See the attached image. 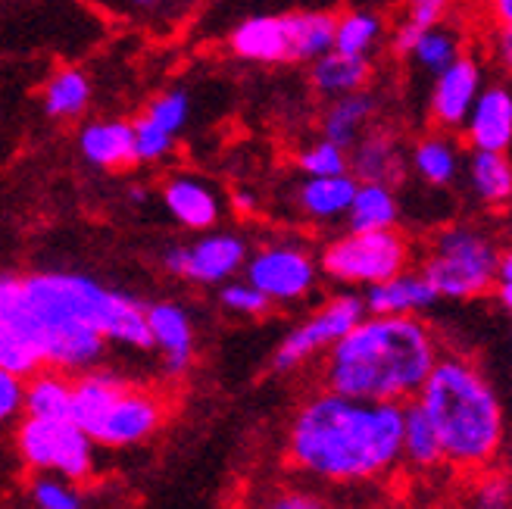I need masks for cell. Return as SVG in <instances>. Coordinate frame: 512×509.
Segmentation results:
<instances>
[{
	"label": "cell",
	"instance_id": "f1b7e54d",
	"mask_svg": "<svg viewBox=\"0 0 512 509\" xmlns=\"http://www.w3.org/2000/svg\"><path fill=\"white\" fill-rule=\"evenodd\" d=\"M459 54H463V38H459V32L450 29L447 22H434V25H425V29H416V35L409 38L403 60H409L425 75H438Z\"/></svg>",
	"mask_w": 512,
	"mask_h": 509
},
{
	"label": "cell",
	"instance_id": "d590c367",
	"mask_svg": "<svg viewBox=\"0 0 512 509\" xmlns=\"http://www.w3.org/2000/svg\"><path fill=\"white\" fill-rule=\"evenodd\" d=\"M475 485H472V503L481 509H506L512 506V472L500 469L497 463L481 469L472 475Z\"/></svg>",
	"mask_w": 512,
	"mask_h": 509
},
{
	"label": "cell",
	"instance_id": "5b68a950",
	"mask_svg": "<svg viewBox=\"0 0 512 509\" xmlns=\"http://www.w3.org/2000/svg\"><path fill=\"white\" fill-rule=\"evenodd\" d=\"M169 416V400L110 369L72 375V419L97 447L125 450L150 441Z\"/></svg>",
	"mask_w": 512,
	"mask_h": 509
},
{
	"label": "cell",
	"instance_id": "e575fe53",
	"mask_svg": "<svg viewBox=\"0 0 512 509\" xmlns=\"http://www.w3.org/2000/svg\"><path fill=\"white\" fill-rule=\"evenodd\" d=\"M219 303H222V310L244 316V319H260L272 310L269 297L260 288H253L247 278H238V275L219 285Z\"/></svg>",
	"mask_w": 512,
	"mask_h": 509
},
{
	"label": "cell",
	"instance_id": "d6986e66",
	"mask_svg": "<svg viewBox=\"0 0 512 509\" xmlns=\"http://www.w3.org/2000/svg\"><path fill=\"white\" fill-rule=\"evenodd\" d=\"M356 185H360V182H356L350 172H341V175H303V182L294 188V207L306 222H313V225L344 222Z\"/></svg>",
	"mask_w": 512,
	"mask_h": 509
},
{
	"label": "cell",
	"instance_id": "ac0fdd59",
	"mask_svg": "<svg viewBox=\"0 0 512 509\" xmlns=\"http://www.w3.org/2000/svg\"><path fill=\"white\" fill-rule=\"evenodd\" d=\"M163 207L188 232H207V228H213L222 219V200L213 191V185L188 172H175L166 178Z\"/></svg>",
	"mask_w": 512,
	"mask_h": 509
},
{
	"label": "cell",
	"instance_id": "277c9868",
	"mask_svg": "<svg viewBox=\"0 0 512 509\" xmlns=\"http://www.w3.org/2000/svg\"><path fill=\"white\" fill-rule=\"evenodd\" d=\"M431 419L444 466L475 475L500 460L506 447V406L469 356H438L413 397Z\"/></svg>",
	"mask_w": 512,
	"mask_h": 509
},
{
	"label": "cell",
	"instance_id": "4316f807",
	"mask_svg": "<svg viewBox=\"0 0 512 509\" xmlns=\"http://www.w3.org/2000/svg\"><path fill=\"white\" fill-rule=\"evenodd\" d=\"M344 225L356 228V232H372V228H397L400 225L397 188L384 185V182H360L353 191Z\"/></svg>",
	"mask_w": 512,
	"mask_h": 509
},
{
	"label": "cell",
	"instance_id": "ffe728a7",
	"mask_svg": "<svg viewBox=\"0 0 512 509\" xmlns=\"http://www.w3.org/2000/svg\"><path fill=\"white\" fill-rule=\"evenodd\" d=\"M79 154L88 166L119 172L135 163V135L128 119H91L79 129Z\"/></svg>",
	"mask_w": 512,
	"mask_h": 509
},
{
	"label": "cell",
	"instance_id": "60d3db41",
	"mask_svg": "<svg viewBox=\"0 0 512 509\" xmlns=\"http://www.w3.org/2000/svg\"><path fill=\"white\" fill-rule=\"evenodd\" d=\"M269 506L272 509H319V506H325V500L310 491H281L272 497Z\"/></svg>",
	"mask_w": 512,
	"mask_h": 509
},
{
	"label": "cell",
	"instance_id": "30bf717a",
	"mask_svg": "<svg viewBox=\"0 0 512 509\" xmlns=\"http://www.w3.org/2000/svg\"><path fill=\"white\" fill-rule=\"evenodd\" d=\"M363 316H366L363 294L347 288L335 297H328L322 307H316L310 316H306L303 322H297L291 332L281 338V344L272 353V369L288 375V372L303 369L306 363L319 360V356L341 335H347Z\"/></svg>",
	"mask_w": 512,
	"mask_h": 509
},
{
	"label": "cell",
	"instance_id": "ee69618b",
	"mask_svg": "<svg viewBox=\"0 0 512 509\" xmlns=\"http://www.w3.org/2000/svg\"><path fill=\"white\" fill-rule=\"evenodd\" d=\"M494 294H497V300H500V307L512 316V282H497V285H494Z\"/></svg>",
	"mask_w": 512,
	"mask_h": 509
},
{
	"label": "cell",
	"instance_id": "7402d4cb",
	"mask_svg": "<svg viewBox=\"0 0 512 509\" xmlns=\"http://www.w3.org/2000/svg\"><path fill=\"white\" fill-rule=\"evenodd\" d=\"M372 75H375L372 57H356L331 47L310 63V88L316 91L319 100H335L369 88Z\"/></svg>",
	"mask_w": 512,
	"mask_h": 509
},
{
	"label": "cell",
	"instance_id": "1f68e13d",
	"mask_svg": "<svg viewBox=\"0 0 512 509\" xmlns=\"http://www.w3.org/2000/svg\"><path fill=\"white\" fill-rule=\"evenodd\" d=\"M297 169L303 175H341L350 172V154L344 144L319 135L297 150Z\"/></svg>",
	"mask_w": 512,
	"mask_h": 509
},
{
	"label": "cell",
	"instance_id": "f6af8a7d",
	"mask_svg": "<svg viewBox=\"0 0 512 509\" xmlns=\"http://www.w3.org/2000/svg\"><path fill=\"white\" fill-rule=\"evenodd\" d=\"M132 4H135V7H141V10H150V7H157L160 0H132Z\"/></svg>",
	"mask_w": 512,
	"mask_h": 509
},
{
	"label": "cell",
	"instance_id": "5bb4252c",
	"mask_svg": "<svg viewBox=\"0 0 512 509\" xmlns=\"http://www.w3.org/2000/svg\"><path fill=\"white\" fill-rule=\"evenodd\" d=\"M144 316L150 332V350L160 353L163 372L169 378H182L191 369L197 350L191 313L175 300H153L144 303Z\"/></svg>",
	"mask_w": 512,
	"mask_h": 509
},
{
	"label": "cell",
	"instance_id": "9c48e42d",
	"mask_svg": "<svg viewBox=\"0 0 512 509\" xmlns=\"http://www.w3.org/2000/svg\"><path fill=\"white\" fill-rule=\"evenodd\" d=\"M94 441L88 431L66 419H38L22 416L16 425V453L19 463L32 475H60L82 485L94 475Z\"/></svg>",
	"mask_w": 512,
	"mask_h": 509
},
{
	"label": "cell",
	"instance_id": "8d00e7d4",
	"mask_svg": "<svg viewBox=\"0 0 512 509\" xmlns=\"http://www.w3.org/2000/svg\"><path fill=\"white\" fill-rule=\"evenodd\" d=\"M132 135H135V163H160L172 154L175 147V135L157 129L153 122H147L144 116L132 119Z\"/></svg>",
	"mask_w": 512,
	"mask_h": 509
},
{
	"label": "cell",
	"instance_id": "ba28073f",
	"mask_svg": "<svg viewBox=\"0 0 512 509\" xmlns=\"http://www.w3.org/2000/svg\"><path fill=\"white\" fill-rule=\"evenodd\" d=\"M413 253V241L400 228H372V232L347 228L319 250V269L328 282L363 291L413 266Z\"/></svg>",
	"mask_w": 512,
	"mask_h": 509
},
{
	"label": "cell",
	"instance_id": "f546056e",
	"mask_svg": "<svg viewBox=\"0 0 512 509\" xmlns=\"http://www.w3.org/2000/svg\"><path fill=\"white\" fill-rule=\"evenodd\" d=\"M384 35H388V25L375 10H347L335 16V50H344V54L375 57Z\"/></svg>",
	"mask_w": 512,
	"mask_h": 509
},
{
	"label": "cell",
	"instance_id": "7c38bea8",
	"mask_svg": "<svg viewBox=\"0 0 512 509\" xmlns=\"http://www.w3.org/2000/svg\"><path fill=\"white\" fill-rule=\"evenodd\" d=\"M247 241L235 232H197L194 241L175 244L163 253V266L175 278L203 288H219L228 278L241 275L247 263Z\"/></svg>",
	"mask_w": 512,
	"mask_h": 509
},
{
	"label": "cell",
	"instance_id": "e0dca14e",
	"mask_svg": "<svg viewBox=\"0 0 512 509\" xmlns=\"http://www.w3.org/2000/svg\"><path fill=\"white\" fill-rule=\"evenodd\" d=\"M438 300H441L438 291L431 288L419 266L416 269L409 266L378 285L363 288L366 313H378V316H422Z\"/></svg>",
	"mask_w": 512,
	"mask_h": 509
},
{
	"label": "cell",
	"instance_id": "603a6c76",
	"mask_svg": "<svg viewBox=\"0 0 512 509\" xmlns=\"http://www.w3.org/2000/svg\"><path fill=\"white\" fill-rule=\"evenodd\" d=\"M378 113H381V97L372 88H363V91H353L335 100H325L319 129L325 138L350 147L372 122H378Z\"/></svg>",
	"mask_w": 512,
	"mask_h": 509
},
{
	"label": "cell",
	"instance_id": "3957f363",
	"mask_svg": "<svg viewBox=\"0 0 512 509\" xmlns=\"http://www.w3.org/2000/svg\"><path fill=\"white\" fill-rule=\"evenodd\" d=\"M438 335L422 316L366 313L319 360L322 388L375 403L413 400L438 363Z\"/></svg>",
	"mask_w": 512,
	"mask_h": 509
},
{
	"label": "cell",
	"instance_id": "f35d334b",
	"mask_svg": "<svg viewBox=\"0 0 512 509\" xmlns=\"http://www.w3.org/2000/svg\"><path fill=\"white\" fill-rule=\"evenodd\" d=\"M453 4H456V0H406V16H403V22L425 29V25L444 22L450 16Z\"/></svg>",
	"mask_w": 512,
	"mask_h": 509
},
{
	"label": "cell",
	"instance_id": "4fadbf2b",
	"mask_svg": "<svg viewBox=\"0 0 512 509\" xmlns=\"http://www.w3.org/2000/svg\"><path fill=\"white\" fill-rule=\"evenodd\" d=\"M431 94H428V119L434 129L459 132L475 104L478 91L484 88V66L475 54H459L450 66L438 75H431Z\"/></svg>",
	"mask_w": 512,
	"mask_h": 509
},
{
	"label": "cell",
	"instance_id": "cb8c5ba5",
	"mask_svg": "<svg viewBox=\"0 0 512 509\" xmlns=\"http://www.w3.org/2000/svg\"><path fill=\"white\" fill-rule=\"evenodd\" d=\"M466 185L472 197L488 210H503L512 200V160L509 154H491V150H472L463 163Z\"/></svg>",
	"mask_w": 512,
	"mask_h": 509
},
{
	"label": "cell",
	"instance_id": "484cf974",
	"mask_svg": "<svg viewBox=\"0 0 512 509\" xmlns=\"http://www.w3.org/2000/svg\"><path fill=\"white\" fill-rule=\"evenodd\" d=\"M91 94H94V88H91L88 72H82L79 66H63L44 82L41 104H44V113L50 119L72 122V119H82L88 113Z\"/></svg>",
	"mask_w": 512,
	"mask_h": 509
},
{
	"label": "cell",
	"instance_id": "ab89813d",
	"mask_svg": "<svg viewBox=\"0 0 512 509\" xmlns=\"http://www.w3.org/2000/svg\"><path fill=\"white\" fill-rule=\"evenodd\" d=\"M488 57L506 79H512V22L488 25Z\"/></svg>",
	"mask_w": 512,
	"mask_h": 509
},
{
	"label": "cell",
	"instance_id": "83f0119b",
	"mask_svg": "<svg viewBox=\"0 0 512 509\" xmlns=\"http://www.w3.org/2000/svg\"><path fill=\"white\" fill-rule=\"evenodd\" d=\"M22 416H38V419L72 416V375L54 366H41L35 375L25 378Z\"/></svg>",
	"mask_w": 512,
	"mask_h": 509
},
{
	"label": "cell",
	"instance_id": "b9f144b4",
	"mask_svg": "<svg viewBox=\"0 0 512 509\" xmlns=\"http://www.w3.org/2000/svg\"><path fill=\"white\" fill-rule=\"evenodd\" d=\"M481 16L488 19V25H506L512 22V0H478Z\"/></svg>",
	"mask_w": 512,
	"mask_h": 509
},
{
	"label": "cell",
	"instance_id": "4dcf8cb0",
	"mask_svg": "<svg viewBox=\"0 0 512 509\" xmlns=\"http://www.w3.org/2000/svg\"><path fill=\"white\" fill-rule=\"evenodd\" d=\"M44 366L41 350L35 347V341L19 332L16 325H4L0 322V369H7L19 378H29Z\"/></svg>",
	"mask_w": 512,
	"mask_h": 509
},
{
	"label": "cell",
	"instance_id": "44dd1931",
	"mask_svg": "<svg viewBox=\"0 0 512 509\" xmlns=\"http://www.w3.org/2000/svg\"><path fill=\"white\" fill-rule=\"evenodd\" d=\"M409 172L428 188H453L463 175V144L444 129L416 138L409 147Z\"/></svg>",
	"mask_w": 512,
	"mask_h": 509
},
{
	"label": "cell",
	"instance_id": "d4e9b609",
	"mask_svg": "<svg viewBox=\"0 0 512 509\" xmlns=\"http://www.w3.org/2000/svg\"><path fill=\"white\" fill-rule=\"evenodd\" d=\"M400 466L413 472H434L444 466V450L431 419L416 400L403 403V435H400Z\"/></svg>",
	"mask_w": 512,
	"mask_h": 509
},
{
	"label": "cell",
	"instance_id": "74e56055",
	"mask_svg": "<svg viewBox=\"0 0 512 509\" xmlns=\"http://www.w3.org/2000/svg\"><path fill=\"white\" fill-rule=\"evenodd\" d=\"M22 403H25V378L0 369V428L22 419Z\"/></svg>",
	"mask_w": 512,
	"mask_h": 509
},
{
	"label": "cell",
	"instance_id": "836d02e7",
	"mask_svg": "<svg viewBox=\"0 0 512 509\" xmlns=\"http://www.w3.org/2000/svg\"><path fill=\"white\" fill-rule=\"evenodd\" d=\"M29 503L38 509H82L85 497L79 485L60 475H32Z\"/></svg>",
	"mask_w": 512,
	"mask_h": 509
},
{
	"label": "cell",
	"instance_id": "2e32d148",
	"mask_svg": "<svg viewBox=\"0 0 512 509\" xmlns=\"http://www.w3.org/2000/svg\"><path fill=\"white\" fill-rule=\"evenodd\" d=\"M459 135H463V144L469 150L509 154L512 150V88L503 82H491V85L484 82Z\"/></svg>",
	"mask_w": 512,
	"mask_h": 509
},
{
	"label": "cell",
	"instance_id": "7a4b0ae2",
	"mask_svg": "<svg viewBox=\"0 0 512 509\" xmlns=\"http://www.w3.org/2000/svg\"><path fill=\"white\" fill-rule=\"evenodd\" d=\"M403 403H375L319 388L288 425L285 456L325 485H369L400 466Z\"/></svg>",
	"mask_w": 512,
	"mask_h": 509
},
{
	"label": "cell",
	"instance_id": "7bdbcfd3",
	"mask_svg": "<svg viewBox=\"0 0 512 509\" xmlns=\"http://www.w3.org/2000/svg\"><path fill=\"white\" fill-rule=\"evenodd\" d=\"M232 207L238 210V213H253L256 210V197H253V191H235L232 194Z\"/></svg>",
	"mask_w": 512,
	"mask_h": 509
},
{
	"label": "cell",
	"instance_id": "7dc6e473",
	"mask_svg": "<svg viewBox=\"0 0 512 509\" xmlns=\"http://www.w3.org/2000/svg\"><path fill=\"white\" fill-rule=\"evenodd\" d=\"M509 472H512V466H509Z\"/></svg>",
	"mask_w": 512,
	"mask_h": 509
},
{
	"label": "cell",
	"instance_id": "d6a6232c",
	"mask_svg": "<svg viewBox=\"0 0 512 509\" xmlns=\"http://www.w3.org/2000/svg\"><path fill=\"white\" fill-rule=\"evenodd\" d=\"M147 122H153L157 129L169 132V135H182L185 132V125L191 119V97L182 91V88H169L163 94H157L150 100V104L144 107L141 113Z\"/></svg>",
	"mask_w": 512,
	"mask_h": 509
},
{
	"label": "cell",
	"instance_id": "9a60e30c",
	"mask_svg": "<svg viewBox=\"0 0 512 509\" xmlns=\"http://www.w3.org/2000/svg\"><path fill=\"white\" fill-rule=\"evenodd\" d=\"M347 154H350V175L356 182H384L400 188L409 175V147H403L400 135L381 122H372L347 147Z\"/></svg>",
	"mask_w": 512,
	"mask_h": 509
},
{
	"label": "cell",
	"instance_id": "bcb514c9",
	"mask_svg": "<svg viewBox=\"0 0 512 509\" xmlns=\"http://www.w3.org/2000/svg\"><path fill=\"white\" fill-rule=\"evenodd\" d=\"M503 210H506V225H509V235H512V200L506 203V207H503Z\"/></svg>",
	"mask_w": 512,
	"mask_h": 509
},
{
	"label": "cell",
	"instance_id": "52a82bcc",
	"mask_svg": "<svg viewBox=\"0 0 512 509\" xmlns=\"http://www.w3.org/2000/svg\"><path fill=\"white\" fill-rule=\"evenodd\" d=\"M331 47H335V13L328 10L256 13L228 32V50L238 60L260 66L313 63Z\"/></svg>",
	"mask_w": 512,
	"mask_h": 509
},
{
	"label": "cell",
	"instance_id": "8992f818",
	"mask_svg": "<svg viewBox=\"0 0 512 509\" xmlns=\"http://www.w3.org/2000/svg\"><path fill=\"white\" fill-rule=\"evenodd\" d=\"M503 244L494 232L475 222H453L441 228L425 247L422 275L444 300H478L497 285Z\"/></svg>",
	"mask_w": 512,
	"mask_h": 509
},
{
	"label": "cell",
	"instance_id": "8fae6325",
	"mask_svg": "<svg viewBox=\"0 0 512 509\" xmlns=\"http://www.w3.org/2000/svg\"><path fill=\"white\" fill-rule=\"evenodd\" d=\"M241 272L253 288H260L269 297L272 307L306 300L322 278L319 257L297 241H269L250 250Z\"/></svg>",
	"mask_w": 512,
	"mask_h": 509
},
{
	"label": "cell",
	"instance_id": "6da1fadb",
	"mask_svg": "<svg viewBox=\"0 0 512 509\" xmlns=\"http://www.w3.org/2000/svg\"><path fill=\"white\" fill-rule=\"evenodd\" d=\"M0 322L29 335L44 366L69 375L104 363L107 344L150 350L144 303L82 272H0Z\"/></svg>",
	"mask_w": 512,
	"mask_h": 509
}]
</instances>
